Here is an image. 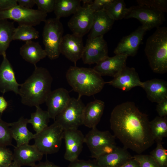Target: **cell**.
Instances as JSON below:
<instances>
[{
  "label": "cell",
  "mask_w": 167,
  "mask_h": 167,
  "mask_svg": "<svg viewBox=\"0 0 167 167\" xmlns=\"http://www.w3.org/2000/svg\"><path fill=\"white\" fill-rule=\"evenodd\" d=\"M156 110L159 116L161 117L167 116V99L157 103Z\"/></svg>",
  "instance_id": "60d3db41"
},
{
  "label": "cell",
  "mask_w": 167,
  "mask_h": 167,
  "mask_svg": "<svg viewBox=\"0 0 167 167\" xmlns=\"http://www.w3.org/2000/svg\"><path fill=\"white\" fill-rule=\"evenodd\" d=\"M13 161V152L6 147L0 146V167H6Z\"/></svg>",
  "instance_id": "d590c367"
},
{
  "label": "cell",
  "mask_w": 167,
  "mask_h": 167,
  "mask_svg": "<svg viewBox=\"0 0 167 167\" xmlns=\"http://www.w3.org/2000/svg\"><path fill=\"white\" fill-rule=\"evenodd\" d=\"M68 84L82 96H91L100 92L106 83L93 68L71 66L66 74Z\"/></svg>",
  "instance_id": "3957f363"
},
{
  "label": "cell",
  "mask_w": 167,
  "mask_h": 167,
  "mask_svg": "<svg viewBox=\"0 0 167 167\" xmlns=\"http://www.w3.org/2000/svg\"><path fill=\"white\" fill-rule=\"evenodd\" d=\"M12 139L9 123L0 119V146L12 145Z\"/></svg>",
  "instance_id": "836d02e7"
},
{
  "label": "cell",
  "mask_w": 167,
  "mask_h": 167,
  "mask_svg": "<svg viewBox=\"0 0 167 167\" xmlns=\"http://www.w3.org/2000/svg\"><path fill=\"white\" fill-rule=\"evenodd\" d=\"M148 30L145 26L142 25L129 35L123 37L115 49V54H123L128 56H134L137 54L145 32Z\"/></svg>",
  "instance_id": "4fadbf2b"
},
{
  "label": "cell",
  "mask_w": 167,
  "mask_h": 167,
  "mask_svg": "<svg viewBox=\"0 0 167 167\" xmlns=\"http://www.w3.org/2000/svg\"><path fill=\"white\" fill-rule=\"evenodd\" d=\"M114 21L108 15L105 9L95 11L92 25L88 39L104 36L111 29Z\"/></svg>",
  "instance_id": "7402d4cb"
},
{
  "label": "cell",
  "mask_w": 167,
  "mask_h": 167,
  "mask_svg": "<svg viewBox=\"0 0 167 167\" xmlns=\"http://www.w3.org/2000/svg\"><path fill=\"white\" fill-rule=\"evenodd\" d=\"M105 106L104 102L99 100L88 103L84 109L83 125L91 129L96 127L103 114Z\"/></svg>",
  "instance_id": "603a6c76"
},
{
  "label": "cell",
  "mask_w": 167,
  "mask_h": 167,
  "mask_svg": "<svg viewBox=\"0 0 167 167\" xmlns=\"http://www.w3.org/2000/svg\"><path fill=\"white\" fill-rule=\"evenodd\" d=\"M42 37L45 50L51 60L58 58L60 54V46L63 37L64 29L60 19H46L44 21Z\"/></svg>",
  "instance_id": "5b68a950"
},
{
  "label": "cell",
  "mask_w": 167,
  "mask_h": 167,
  "mask_svg": "<svg viewBox=\"0 0 167 167\" xmlns=\"http://www.w3.org/2000/svg\"><path fill=\"white\" fill-rule=\"evenodd\" d=\"M35 66L32 75L20 84L19 95L23 104L36 107L45 102L51 91L53 78L47 69Z\"/></svg>",
  "instance_id": "7a4b0ae2"
},
{
  "label": "cell",
  "mask_w": 167,
  "mask_h": 167,
  "mask_svg": "<svg viewBox=\"0 0 167 167\" xmlns=\"http://www.w3.org/2000/svg\"><path fill=\"white\" fill-rule=\"evenodd\" d=\"M13 152V161L20 166L31 167L40 161L43 155L34 145L25 144L14 147Z\"/></svg>",
  "instance_id": "ac0fdd59"
},
{
  "label": "cell",
  "mask_w": 167,
  "mask_h": 167,
  "mask_svg": "<svg viewBox=\"0 0 167 167\" xmlns=\"http://www.w3.org/2000/svg\"><path fill=\"white\" fill-rule=\"evenodd\" d=\"M149 122L148 115L141 112L134 102L129 101L116 105L110 118V128L115 138L124 148L138 154L154 143Z\"/></svg>",
  "instance_id": "6da1fadb"
},
{
  "label": "cell",
  "mask_w": 167,
  "mask_h": 167,
  "mask_svg": "<svg viewBox=\"0 0 167 167\" xmlns=\"http://www.w3.org/2000/svg\"><path fill=\"white\" fill-rule=\"evenodd\" d=\"M115 138L109 131H100L96 127L92 128L84 136V143L88 147L92 157L96 159L115 150L117 147Z\"/></svg>",
  "instance_id": "52a82bcc"
},
{
  "label": "cell",
  "mask_w": 167,
  "mask_h": 167,
  "mask_svg": "<svg viewBox=\"0 0 167 167\" xmlns=\"http://www.w3.org/2000/svg\"><path fill=\"white\" fill-rule=\"evenodd\" d=\"M68 167H100L95 161H86L78 159L70 162Z\"/></svg>",
  "instance_id": "f35d334b"
},
{
  "label": "cell",
  "mask_w": 167,
  "mask_h": 167,
  "mask_svg": "<svg viewBox=\"0 0 167 167\" xmlns=\"http://www.w3.org/2000/svg\"><path fill=\"white\" fill-rule=\"evenodd\" d=\"M19 164L14 161H12L8 166L6 167H21Z\"/></svg>",
  "instance_id": "7dc6e473"
},
{
  "label": "cell",
  "mask_w": 167,
  "mask_h": 167,
  "mask_svg": "<svg viewBox=\"0 0 167 167\" xmlns=\"http://www.w3.org/2000/svg\"><path fill=\"white\" fill-rule=\"evenodd\" d=\"M84 48L82 37L68 34L63 37L60 52L76 66L77 61L82 58Z\"/></svg>",
  "instance_id": "9a60e30c"
},
{
  "label": "cell",
  "mask_w": 167,
  "mask_h": 167,
  "mask_svg": "<svg viewBox=\"0 0 167 167\" xmlns=\"http://www.w3.org/2000/svg\"><path fill=\"white\" fill-rule=\"evenodd\" d=\"M113 0H92L90 5L92 9L95 11L105 9L112 2Z\"/></svg>",
  "instance_id": "ab89813d"
},
{
  "label": "cell",
  "mask_w": 167,
  "mask_h": 167,
  "mask_svg": "<svg viewBox=\"0 0 167 167\" xmlns=\"http://www.w3.org/2000/svg\"><path fill=\"white\" fill-rule=\"evenodd\" d=\"M127 57L121 54L108 57L96 64L94 70L101 76H108L114 77L126 66Z\"/></svg>",
  "instance_id": "d6986e66"
},
{
  "label": "cell",
  "mask_w": 167,
  "mask_h": 167,
  "mask_svg": "<svg viewBox=\"0 0 167 167\" xmlns=\"http://www.w3.org/2000/svg\"><path fill=\"white\" fill-rule=\"evenodd\" d=\"M144 51L154 72H167V28L159 27L147 39Z\"/></svg>",
  "instance_id": "277c9868"
},
{
  "label": "cell",
  "mask_w": 167,
  "mask_h": 167,
  "mask_svg": "<svg viewBox=\"0 0 167 167\" xmlns=\"http://www.w3.org/2000/svg\"><path fill=\"white\" fill-rule=\"evenodd\" d=\"M39 32L33 26L19 25L15 28L13 36V40H19L25 42L38 39Z\"/></svg>",
  "instance_id": "1f68e13d"
},
{
  "label": "cell",
  "mask_w": 167,
  "mask_h": 167,
  "mask_svg": "<svg viewBox=\"0 0 167 167\" xmlns=\"http://www.w3.org/2000/svg\"><path fill=\"white\" fill-rule=\"evenodd\" d=\"M47 14L38 10L17 5L10 9L0 11V19H10L17 22L19 25L33 26L40 24L46 19Z\"/></svg>",
  "instance_id": "ba28073f"
},
{
  "label": "cell",
  "mask_w": 167,
  "mask_h": 167,
  "mask_svg": "<svg viewBox=\"0 0 167 167\" xmlns=\"http://www.w3.org/2000/svg\"><path fill=\"white\" fill-rule=\"evenodd\" d=\"M107 83L115 88L126 92L136 87H142L143 84L135 68L126 66L112 80Z\"/></svg>",
  "instance_id": "2e32d148"
},
{
  "label": "cell",
  "mask_w": 167,
  "mask_h": 167,
  "mask_svg": "<svg viewBox=\"0 0 167 167\" xmlns=\"http://www.w3.org/2000/svg\"><path fill=\"white\" fill-rule=\"evenodd\" d=\"M63 139L65 144L64 157L72 162L78 159L84 143V136L78 129L64 130Z\"/></svg>",
  "instance_id": "5bb4252c"
},
{
  "label": "cell",
  "mask_w": 167,
  "mask_h": 167,
  "mask_svg": "<svg viewBox=\"0 0 167 167\" xmlns=\"http://www.w3.org/2000/svg\"><path fill=\"white\" fill-rule=\"evenodd\" d=\"M28 120L21 117L17 121L9 123L11 135L16 142V146L29 144L30 140L35 137V134L28 129Z\"/></svg>",
  "instance_id": "d4e9b609"
},
{
  "label": "cell",
  "mask_w": 167,
  "mask_h": 167,
  "mask_svg": "<svg viewBox=\"0 0 167 167\" xmlns=\"http://www.w3.org/2000/svg\"><path fill=\"white\" fill-rule=\"evenodd\" d=\"M127 149L117 147L112 152L96 159L100 167H120L132 158Z\"/></svg>",
  "instance_id": "cb8c5ba5"
},
{
  "label": "cell",
  "mask_w": 167,
  "mask_h": 167,
  "mask_svg": "<svg viewBox=\"0 0 167 167\" xmlns=\"http://www.w3.org/2000/svg\"><path fill=\"white\" fill-rule=\"evenodd\" d=\"M18 5L17 0H0V11L8 10Z\"/></svg>",
  "instance_id": "b9f144b4"
},
{
  "label": "cell",
  "mask_w": 167,
  "mask_h": 167,
  "mask_svg": "<svg viewBox=\"0 0 167 167\" xmlns=\"http://www.w3.org/2000/svg\"><path fill=\"white\" fill-rule=\"evenodd\" d=\"M71 98L69 92L65 88H59L51 91L45 101L50 118L54 120L68 104Z\"/></svg>",
  "instance_id": "e0dca14e"
},
{
  "label": "cell",
  "mask_w": 167,
  "mask_h": 167,
  "mask_svg": "<svg viewBox=\"0 0 167 167\" xmlns=\"http://www.w3.org/2000/svg\"><path fill=\"white\" fill-rule=\"evenodd\" d=\"M80 0H55L54 13L60 19L74 14L81 6Z\"/></svg>",
  "instance_id": "83f0119b"
},
{
  "label": "cell",
  "mask_w": 167,
  "mask_h": 167,
  "mask_svg": "<svg viewBox=\"0 0 167 167\" xmlns=\"http://www.w3.org/2000/svg\"><path fill=\"white\" fill-rule=\"evenodd\" d=\"M20 54L25 60L35 66L40 60L47 56L45 49L39 43L32 41L25 42L20 47Z\"/></svg>",
  "instance_id": "484cf974"
},
{
  "label": "cell",
  "mask_w": 167,
  "mask_h": 167,
  "mask_svg": "<svg viewBox=\"0 0 167 167\" xmlns=\"http://www.w3.org/2000/svg\"><path fill=\"white\" fill-rule=\"evenodd\" d=\"M8 103L3 96H0V113L2 114L6 109Z\"/></svg>",
  "instance_id": "bcb514c9"
},
{
  "label": "cell",
  "mask_w": 167,
  "mask_h": 167,
  "mask_svg": "<svg viewBox=\"0 0 167 167\" xmlns=\"http://www.w3.org/2000/svg\"><path fill=\"white\" fill-rule=\"evenodd\" d=\"M105 10L109 17L115 20L124 19L128 8L126 7L124 0H113Z\"/></svg>",
  "instance_id": "4dcf8cb0"
},
{
  "label": "cell",
  "mask_w": 167,
  "mask_h": 167,
  "mask_svg": "<svg viewBox=\"0 0 167 167\" xmlns=\"http://www.w3.org/2000/svg\"><path fill=\"white\" fill-rule=\"evenodd\" d=\"M64 130L55 121L42 131L35 134L34 144L44 155L57 152L61 145Z\"/></svg>",
  "instance_id": "8992f818"
},
{
  "label": "cell",
  "mask_w": 167,
  "mask_h": 167,
  "mask_svg": "<svg viewBox=\"0 0 167 167\" xmlns=\"http://www.w3.org/2000/svg\"><path fill=\"white\" fill-rule=\"evenodd\" d=\"M38 10L47 14L54 11L55 0H34Z\"/></svg>",
  "instance_id": "74e56055"
},
{
  "label": "cell",
  "mask_w": 167,
  "mask_h": 167,
  "mask_svg": "<svg viewBox=\"0 0 167 167\" xmlns=\"http://www.w3.org/2000/svg\"><path fill=\"white\" fill-rule=\"evenodd\" d=\"M85 105L80 98H71L65 108L56 117L54 121L64 130L78 129L83 125V116Z\"/></svg>",
  "instance_id": "9c48e42d"
},
{
  "label": "cell",
  "mask_w": 167,
  "mask_h": 167,
  "mask_svg": "<svg viewBox=\"0 0 167 167\" xmlns=\"http://www.w3.org/2000/svg\"><path fill=\"white\" fill-rule=\"evenodd\" d=\"M32 167H60L48 161L45 162H40Z\"/></svg>",
  "instance_id": "f6af8a7d"
},
{
  "label": "cell",
  "mask_w": 167,
  "mask_h": 167,
  "mask_svg": "<svg viewBox=\"0 0 167 167\" xmlns=\"http://www.w3.org/2000/svg\"><path fill=\"white\" fill-rule=\"evenodd\" d=\"M108 57V45L104 36L87 39L81 58L84 64H97Z\"/></svg>",
  "instance_id": "7c38bea8"
},
{
  "label": "cell",
  "mask_w": 167,
  "mask_h": 167,
  "mask_svg": "<svg viewBox=\"0 0 167 167\" xmlns=\"http://www.w3.org/2000/svg\"><path fill=\"white\" fill-rule=\"evenodd\" d=\"M131 18L138 19L148 30L160 27L165 20L164 12L148 6L140 5L128 8L124 19Z\"/></svg>",
  "instance_id": "30bf717a"
},
{
  "label": "cell",
  "mask_w": 167,
  "mask_h": 167,
  "mask_svg": "<svg viewBox=\"0 0 167 167\" xmlns=\"http://www.w3.org/2000/svg\"><path fill=\"white\" fill-rule=\"evenodd\" d=\"M19 6L28 8H32L35 4L34 0H17Z\"/></svg>",
  "instance_id": "7bdbcfd3"
},
{
  "label": "cell",
  "mask_w": 167,
  "mask_h": 167,
  "mask_svg": "<svg viewBox=\"0 0 167 167\" xmlns=\"http://www.w3.org/2000/svg\"><path fill=\"white\" fill-rule=\"evenodd\" d=\"M120 167H140L138 162L133 157Z\"/></svg>",
  "instance_id": "ee69618b"
},
{
  "label": "cell",
  "mask_w": 167,
  "mask_h": 167,
  "mask_svg": "<svg viewBox=\"0 0 167 167\" xmlns=\"http://www.w3.org/2000/svg\"><path fill=\"white\" fill-rule=\"evenodd\" d=\"M152 136L156 142H162L163 139L167 136V117H156L149 122Z\"/></svg>",
  "instance_id": "f546056e"
},
{
  "label": "cell",
  "mask_w": 167,
  "mask_h": 167,
  "mask_svg": "<svg viewBox=\"0 0 167 167\" xmlns=\"http://www.w3.org/2000/svg\"><path fill=\"white\" fill-rule=\"evenodd\" d=\"M136 2L138 5L148 6L164 13L167 11L166 0H137Z\"/></svg>",
  "instance_id": "e575fe53"
},
{
  "label": "cell",
  "mask_w": 167,
  "mask_h": 167,
  "mask_svg": "<svg viewBox=\"0 0 167 167\" xmlns=\"http://www.w3.org/2000/svg\"><path fill=\"white\" fill-rule=\"evenodd\" d=\"M36 108L35 112L31 113L30 118L28 119V122L32 125L35 134H38L48 126L50 118L47 111L42 110L40 106Z\"/></svg>",
  "instance_id": "f1b7e54d"
},
{
  "label": "cell",
  "mask_w": 167,
  "mask_h": 167,
  "mask_svg": "<svg viewBox=\"0 0 167 167\" xmlns=\"http://www.w3.org/2000/svg\"><path fill=\"white\" fill-rule=\"evenodd\" d=\"M94 12L90 5L81 6L68 23L72 34L83 37L89 32L92 25Z\"/></svg>",
  "instance_id": "8fae6325"
},
{
  "label": "cell",
  "mask_w": 167,
  "mask_h": 167,
  "mask_svg": "<svg viewBox=\"0 0 167 167\" xmlns=\"http://www.w3.org/2000/svg\"><path fill=\"white\" fill-rule=\"evenodd\" d=\"M3 58L0 65V91L3 94L12 91L19 94L20 84L17 81L13 68L6 55Z\"/></svg>",
  "instance_id": "ffe728a7"
},
{
  "label": "cell",
  "mask_w": 167,
  "mask_h": 167,
  "mask_svg": "<svg viewBox=\"0 0 167 167\" xmlns=\"http://www.w3.org/2000/svg\"><path fill=\"white\" fill-rule=\"evenodd\" d=\"M15 28L14 22L0 19V55H6V52L13 40Z\"/></svg>",
  "instance_id": "4316f807"
},
{
  "label": "cell",
  "mask_w": 167,
  "mask_h": 167,
  "mask_svg": "<svg viewBox=\"0 0 167 167\" xmlns=\"http://www.w3.org/2000/svg\"><path fill=\"white\" fill-rule=\"evenodd\" d=\"M142 88L148 98L157 103L167 99V82L162 79H153L143 82Z\"/></svg>",
  "instance_id": "44dd1931"
},
{
  "label": "cell",
  "mask_w": 167,
  "mask_h": 167,
  "mask_svg": "<svg viewBox=\"0 0 167 167\" xmlns=\"http://www.w3.org/2000/svg\"><path fill=\"white\" fill-rule=\"evenodd\" d=\"M140 167H159L150 155L138 154L133 156Z\"/></svg>",
  "instance_id": "8d00e7d4"
},
{
  "label": "cell",
  "mask_w": 167,
  "mask_h": 167,
  "mask_svg": "<svg viewBox=\"0 0 167 167\" xmlns=\"http://www.w3.org/2000/svg\"><path fill=\"white\" fill-rule=\"evenodd\" d=\"M156 148L150 153V155L159 167H167V151L162 142H157Z\"/></svg>",
  "instance_id": "d6a6232c"
}]
</instances>
